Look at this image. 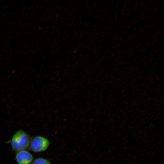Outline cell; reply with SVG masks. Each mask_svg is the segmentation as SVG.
Listing matches in <instances>:
<instances>
[{
	"label": "cell",
	"mask_w": 164,
	"mask_h": 164,
	"mask_svg": "<svg viewBox=\"0 0 164 164\" xmlns=\"http://www.w3.org/2000/svg\"><path fill=\"white\" fill-rule=\"evenodd\" d=\"M30 142L29 135L25 132L20 130L13 136L11 145L12 149L17 152L26 149L29 147Z\"/></svg>",
	"instance_id": "cell-1"
},
{
	"label": "cell",
	"mask_w": 164,
	"mask_h": 164,
	"mask_svg": "<svg viewBox=\"0 0 164 164\" xmlns=\"http://www.w3.org/2000/svg\"><path fill=\"white\" fill-rule=\"evenodd\" d=\"M50 144V142L47 138L39 135L34 137L30 140L29 147L32 151L40 152L46 150Z\"/></svg>",
	"instance_id": "cell-2"
},
{
	"label": "cell",
	"mask_w": 164,
	"mask_h": 164,
	"mask_svg": "<svg viewBox=\"0 0 164 164\" xmlns=\"http://www.w3.org/2000/svg\"><path fill=\"white\" fill-rule=\"evenodd\" d=\"M15 159L18 164H30L33 159L32 155L26 149L17 152Z\"/></svg>",
	"instance_id": "cell-3"
},
{
	"label": "cell",
	"mask_w": 164,
	"mask_h": 164,
	"mask_svg": "<svg viewBox=\"0 0 164 164\" xmlns=\"http://www.w3.org/2000/svg\"><path fill=\"white\" fill-rule=\"evenodd\" d=\"M32 164H51V163L47 159L42 157H39L34 160L32 162Z\"/></svg>",
	"instance_id": "cell-4"
}]
</instances>
